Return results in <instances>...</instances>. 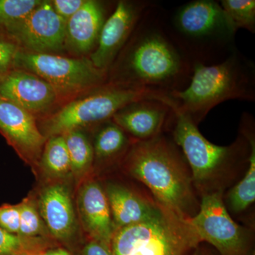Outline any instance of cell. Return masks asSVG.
I'll return each instance as SVG.
<instances>
[{
  "mask_svg": "<svg viewBox=\"0 0 255 255\" xmlns=\"http://www.w3.org/2000/svg\"><path fill=\"white\" fill-rule=\"evenodd\" d=\"M58 95L48 82L21 69H13L0 82V96L32 114L46 112Z\"/></svg>",
  "mask_w": 255,
  "mask_h": 255,
  "instance_id": "2e32d148",
  "label": "cell"
},
{
  "mask_svg": "<svg viewBox=\"0 0 255 255\" xmlns=\"http://www.w3.org/2000/svg\"><path fill=\"white\" fill-rule=\"evenodd\" d=\"M84 2L85 0H54L51 3L55 12L67 21L80 9Z\"/></svg>",
  "mask_w": 255,
  "mask_h": 255,
  "instance_id": "f1b7e54d",
  "label": "cell"
},
{
  "mask_svg": "<svg viewBox=\"0 0 255 255\" xmlns=\"http://www.w3.org/2000/svg\"><path fill=\"white\" fill-rule=\"evenodd\" d=\"M39 255H73L66 248H48L45 251H42Z\"/></svg>",
  "mask_w": 255,
  "mask_h": 255,
  "instance_id": "4dcf8cb0",
  "label": "cell"
},
{
  "mask_svg": "<svg viewBox=\"0 0 255 255\" xmlns=\"http://www.w3.org/2000/svg\"><path fill=\"white\" fill-rule=\"evenodd\" d=\"M220 4L237 31L239 28H245L255 33V0H222Z\"/></svg>",
  "mask_w": 255,
  "mask_h": 255,
  "instance_id": "cb8c5ba5",
  "label": "cell"
},
{
  "mask_svg": "<svg viewBox=\"0 0 255 255\" xmlns=\"http://www.w3.org/2000/svg\"><path fill=\"white\" fill-rule=\"evenodd\" d=\"M191 255H219L215 254L214 252L211 251V250L207 249L204 247H201V244L197 247V248L191 253Z\"/></svg>",
  "mask_w": 255,
  "mask_h": 255,
  "instance_id": "1f68e13d",
  "label": "cell"
},
{
  "mask_svg": "<svg viewBox=\"0 0 255 255\" xmlns=\"http://www.w3.org/2000/svg\"><path fill=\"white\" fill-rule=\"evenodd\" d=\"M125 169L148 188L159 205L188 220L197 214L200 202L189 164L181 149L163 132L150 140H134Z\"/></svg>",
  "mask_w": 255,
  "mask_h": 255,
  "instance_id": "7a4b0ae2",
  "label": "cell"
},
{
  "mask_svg": "<svg viewBox=\"0 0 255 255\" xmlns=\"http://www.w3.org/2000/svg\"><path fill=\"white\" fill-rule=\"evenodd\" d=\"M41 3L38 0H0V29L26 17Z\"/></svg>",
  "mask_w": 255,
  "mask_h": 255,
  "instance_id": "484cf974",
  "label": "cell"
},
{
  "mask_svg": "<svg viewBox=\"0 0 255 255\" xmlns=\"http://www.w3.org/2000/svg\"><path fill=\"white\" fill-rule=\"evenodd\" d=\"M18 50L17 43L0 29V82L14 69V58Z\"/></svg>",
  "mask_w": 255,
  "mask_h": 255,
  "instance_id": "4316f807",
  "label": "cell"
},
{
  "mask_svg": "<svg viewBox=\"0 0 255 255\" xmlns=\"http://www.w3.org/2000/svg\"><path fill=\"white\" fill-rule=\"evenodd\" d=\"M165 93L137 90L119 85H102L97 91L73 101L52 114L43 124L44 136L63 135L80 128L103 124L114 114L135 101L155 99L163 100Z\"/></svg>",
  "mask_w": 255,
  "mask_h": 255,
  "instance_id": "52a82bcc",
  "label": "cell"
},
{
  "mask_svg": "<svg viewBox=\"0 0 255 255\" xmlns=\"http://www.w3.org/2000/svg\"><path fill=\"white\" fill-rule=\"evenodd\" d=\"M66 23L52 3L41 1L26 17L2 31L26 51L49 53L60 51L65 46Z\"/></svg>",
  "mask_w": 255,
  "mask_h": 255,
  "instance_id": "30bf717a",
  "label": "cell"
},
{
  "mask_svg": "<svg viewBox=\"0 0 255 255\" xmlns=\"http://www.w3.org/2000/svg\"><path fill=\"white\" fill-rule=\"evenodd\" d=\"M201 243L190 220L161 206L153 217L117 230L110 251L112 255H191Z\"/></svg>",
  "mask_w": 255,
  "mask_h": 255,
  "instance_id": "8992f818",
  "label": "cell"
},
{
  "mask_svg": "<svg viewBox=\"0 0 255 255\" xmlns=\"http://www.w3.org/2000/svg\"><path fill=\"white\" fill-rule=\"evenodd\" d=\"M20 224L19 204L0 206V227L11 234L18 235Z\"/></svg>",
  "mask_w": 255,
  "mask_h": 255,
  "instance_id": "83f0119b",
  "label": "cell"
},
{
  "mask_svg": "<svg viewBox=\"0 0 255 255\" xmlns=\"http://www.w3.org/2000/svg\"><path fill=\"white\" fill-rule=\"evenodd\" d=\"M168 95L178 110L198 126L223 102L255 101V64L238 49L219 63H194L189 85Z\"/></svg>",
  "mask_w": 255,
  "mask_h": 255,
  "instance_id": "5b68a950",
  "label": "cell"
},
{
  "mask_svg": "<svg viewBox=\"0 0 255 255\" xmlns=\"http://www.w3.org/2000/svg\"><path fill=\"white\" fill-rule=\"evenodd\" d=\"M253 116L244 113L242 116L241 130L250 144L248 168L244 177L231 188L223 201L228 212L239 214L246 211L255 201V137Z\"/></svg>",
  "mask_w": 255,
  "mask_h": 255,
  "instance_id": "d6986e66",
  "label": "cell"
},
{
  "mask_svg": "<svg viewBox=\"0 0 255 255\" xmlns=\"http://www.w3.org/2000/svg\"><path fill=\"white\" fill-rule=\"evenodd\" d=\"M166 31L191 63H221L237 48L234 28L221 4L194 0L164 12Z\"/></svg>",
  "mask_w": 255,
  "mask_h": 255,
  "instance_id": "277c9868",
  "label": "cell"
},
{
  "mask_svg": "<svg viewBox=\"0 0 255 255\" xmlns=\"http://www.w3.org/2000/svg\"><path fill=\"white\" fill-rule=\"evenodd\" d=\"M130 141L122 128L107 121L96 132L93 142L95 158L107 162L118 157L130 147Z\"/></svg>",
  "mask_w": 255,
  "mask_h": 255,
  "instance_id": "44dd1931",
  "label": "cell"
},
{
  "mask_svg": "<svg viewBox=\"0 0 255 255\" xmlns=\"http://www.w3.org/2000/svg\"><path fill=\"white\" fill-rule=\"evenodd\" d=\"M77 213L90 241L110 248L116 229L105 188L100 182L93 179L82 182L77 195Z\"/></svg>",
  "mask_w": 255,
  "mask_h": 255,
  "instance_id": "5bb4252c",
  "label": "cell"
},
{
  "mask_svg": "<svg viewBox=\"0 0 255 255\" xmlns=\"http://www.w3.org/2000/svg\"><path fill=\"white\" fill-rule=\"evenodd\" d=\"M39 254H35V253H26V252H24V253H17V254L14 255H39Z\"/></svg>",
  "mask_w": 255,
  "mask_h": 255,
  "instance_id": "d6a6232c",
  "label": "cell"
},
{
  "mask_svg": "<svg viewBox=\"0 0 255 255\" xmlns=\"http://www.w3.org/2000/svg\"><path fill=\"white\" fill-rule=\"evenodd\" d=\"M120 65V76L112 85L169 93L189 85L193 64L171 39L164 11L151 6L130 36Z\"/></svg>",
  "mask_w": 255,
  "mask_h": 255,
  "instance_id": "6da1fadb",
  "label": "cell"
},
{
  "mask_svg": "<svg viewBox=\"0 0 255 255\" xmlns=\"http://www.w3.org/2000/svg\"><path fill=\"white\" fill-rule=\"evenodd\" d=\"M82 255H112L110 248L97 241H90L84 246Z\"/></svg>",
  "mask_w": 255,
  "mask_h": 255,
  "instance_id": "f546056e",
  "label": "cell"
},
{
  "mask_svg": "<svg viewBox=\"0 0 255 255\" xmlns=\"http://www.w3.org/2000/svg\"><path fill=\"white\" fill-rule=\"evenodd\" d=\"M38 166L47 177L63 181L72 175L70 157L63 135L48 137Z\"/></svg>",
  "mask_w": 255,
  "mask_h": 255,
  "instance_id": "ffe728a7",
  "label": "cell"
},
{
  "mask_svg": "<svg viewBox=\"0 0 255 255\" xmlns=\"http://www.w3.org/2000/svg\"><path fill=\"white\" fill-rule=\"evenodd\" d=\"M0 132L31 165L38 166L47 138L33 114L0 96Z\"/></svg>",
  "mask_w": 255,
  "mask_h": 255,
  "instance_id": "7c38bea8",
  "label": "cell"
},
{
  "mask_svg": "<svg viewBox=\"0 0 255 255\" xmlns=\"http://www.w3.org/2000/svg\"><path fill=\"white\" fill-rule=\"evenodd\" d=\"M14 68L35 74L52 85L58 94L71 95L103 85L107 73L94 66L87 58H70L20 49Z\"/></svg>",
  "mask_w": 255,
  "mask_h": 255,
  "instance_id": "ba28073f",
  "label": "cell"
},
{
  "mask_svg": "<svg viewBox=\"0 0 255 255\" xmlns=\"http://www.w3.org/2000/svg\"><path fill=\"white\" fill-rule=\"evenodd\" d=\"M106 20V9L101 1L85 0L80 9L67 21L65 45L75 53L94 51Z\"/></svg>",
  "mask_w": 255,
  "mask_h": 255,
  "instance_id": "e0dca14e",
  "label": "cell"
},
{
  "mask_svg": "<svg viewBox=\"0 0 255 255\" xmlns=\"http://www.w3.org/2000/svg\"><path fill=\"white\" fill-rule=\"evenodd\" d=\"M48 248L46 238L22 237L0 227V255H14L24 252L39 254Z\"/></svg>",
  "mask_w": 255,
  "mask_h": 255,
  "instance_id": "d4e9b609",
  "label": "cell"
},
{
  "mask_svg": "<svg viewBox=\"0 0 255 255\" xmlns=\"http://www.w3.org/2000/svg\"><path fill=\"white\" fill-rule=\"evenodd\" d=\"M154 4L146 0L117 3L104 23L97 46L89 58L95 68L107 73L142 16Z\"/></svg>",
  "mask_w": 255,
  "mask_h": 255,
  "instance_id": "8fae6325",
  "label": "cell"
},
{
  "mask_svg": "<svg viewBox=\"0 0 255 255\" xmlns=\"http://www.w3.org/2000/svg\"><path fill=\"white\" fill-rule=\"evenodd\" d=\"M38 209L50 237L70 245L78 229V221L70 188L63 181H53L42 189Z\"/></svg>",
  "mask_w": 255,
  "mask_h": 255,
  "instance_id": "4fadbf2b",
  "label": "cell"
},
{
  "mask_svg": "<svg viewBox=\"0 0 255 255\" xmlns=\"http://www.w3.org/2000/svg\"><path fill=\"white\" fill-rule=\"evenodd\" d=\"M20 224L18 236L25 238L50 237L42 219L38 206L31 199H25L19 204Z\"/></svg>",
  "mask_w": 255,
  "mask_h": 255,
  "instance_id": "603a6c76",
  "label": "cell"
},
{
  "mask_svg": "<svg viewBox=\"0 0 255 255\" xmlns=\"http://www.w3.org/2000/svg\"><path fill=\"white\" fill-rule=\"evenodd\" d=\"M167 102L172 108L167 130L189 164L196 192L201 196L224 192L248 163L249 142L242 134L228 146L211 143L201 133L197 126L178 110L170 97Z\"/></svg>",
  "mask_w": 255,
  "mask_h": 255,
  "instance_id": "3957f363",
  "label": "cell"
},
{
  "mask_svg": "<svg viewBox=\"0 0 255 255\" xmlns=\"http://www.w3.org/2000/svg\"><path fill=\"white\" fill-rule=\"evenodd\" d=\"M116 231L150 219L161 206L125 186L110 182L105 187Z\"/></svg>",
  "mask_w": 255,
  "mask_h": 255,
  "instance_id": "ac0fdd59",
  "label": "cell"
},
{
  "mask_svg": "<svg viewBox=\"0 0 255 255\" xmlns=\"http://www.w3.org/2000/svg\"><path fill=\"white\" fill-rule=\"evenodd\" d=\"M223 196L224 192L219 191L201 196L199 211L190 219L196 234L219 255H255L253 231L233 221Z\"/></svg>",
  "mask_w": 255,
  "mask_h": 255,
  "instance_id": "9c48e42d",
  "label": "cell"
},
{
  "mask_svg": "<svg viewBox=\"0 0 255 255\" xmlns=\"http://www.w3.org/2000/svg\"><path fill=\"white\" fill-rule=\"evenodd\" d=\"M63 136L70 157L72 175L77 181H81L90 173L93 166V146L80 129L65 132Z\"/></svg>",
  "mask_w": 255,
  "mask_h": 255,
  "instance_id": "7402d4cb",
  "label": "cell"
},
{
  "mask_svg": "<svg viewBox=\"0 0 255 255\" xmlns=\"http://www.w3.org/2000/svg\"><path fill=\"white\" fill-rule=\"evenodd\" d=\"M163 101L146 99L135 101L114 114L113 122L137 141L150 140L167 130L172 108Z\"/></svg>",
  "mask_w": 255,
  "mask_h": 255,
  "instance_id": "9a60e30c",
  "label": "cell"
}]
</instances>
